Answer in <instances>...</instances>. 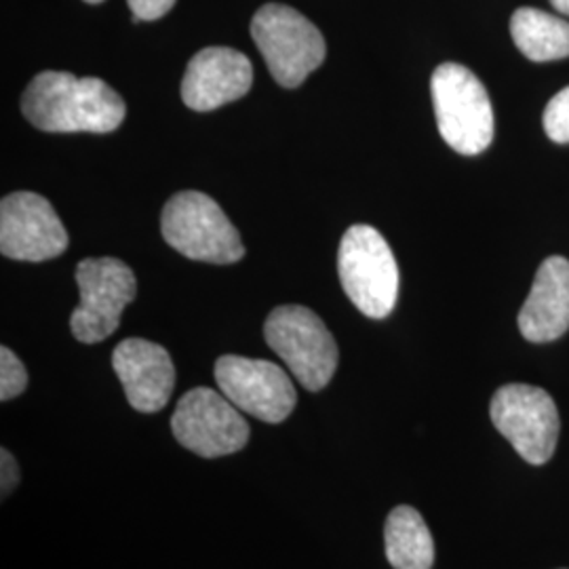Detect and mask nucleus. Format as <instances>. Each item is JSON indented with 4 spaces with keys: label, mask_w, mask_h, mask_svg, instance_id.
<instances>
[{
    "label": "nucleus",
    "mask_w": 569,
    "mask_h": 569,
    "mask_svg": "<svg viewBox=\"0 0 569 569\" xmlns=\"http://www.w3.org/2000/svg\"><path fill=\"white\" fill-rule=\"evenodd\" d=\"M510 34L517 49L531 61L569 58V23L540 9L521 7L510 18Z\"/></svg>",
    "instance_id": "nucleus-16"
},
{
    "label": "nucleus",
    "mask_w": 569,
    "mask_h": 569,
    "mask_svg": "<svg viewBox=\"0 0 569 569\" xmlns=\"http://www.w3.org/2000/svg\"><path fill=\"white\" fill-rule=\"evenodd\" d=\"M84 2H89V4H100L103 0H84Z\"/></svg>",
    "instance_id": "nucleus-22"
},
{
    "label": "nucleus",
    "mask_w": 569,
    "mask_h": 569,
    "mask_svg": "<svg viewBox=\"0 0 569 569\" xmlns=\"http://www.w3.org/2000/svg\"><path fill=\"white\" fill-rule=\"evenodd\" d=\"M253 84V66L241 51L230 47H207L186 68L182 100L190 110L211 112L237 102Z\"/></svg>",
    "instance_id": "nucleus-12"
},
{
    "label": "nucleus",
    "mask_w": 569,
    "mask_h": 569,
    "mask_svg": "<svg viewBox=\"0 0 569 569\" xmlns=\"http://www.w3.org/2000/svg\"><path fill=\"white\" fill-rule=\"evenodd\" d=\"M523 338L536 345L559 340L569 329V262L561 256L547 258L519 312Z\"/></svg>",
    "instance_id": "nucleus-14"
},
{
    "label": "nucleus",
    "mask_w": 569,
    "mask_h": 569,
    "mask_svg": "<svg viewBox=\"0 0 569 569\" xmlns=\"http://www.w3.org/2000/svg\"><path fill=\"white\" fill-rule=\"evenodd\" d=\"M251 37L264 56L272 79L284 89H296L326 60L321 30L287 4L270 2L251 20Z\"/></svg>",
    "instance_id": "nucleus-5"
},
{
    "label": "nucleus",
    "mask_w": 569,
    "mask_h": 569,
    "mask_svg": "<svg viewBox=\"0 0 569 569\" xmlns=\"http://www.w3.org/2000/svg\"><path fill=\"white\" fill-rule=\"evenodd\" d=\"M340 283L369 319H387L399 298V266L387 239L371 226H350L338 251Z\"/></svg>",
    "instance_id": "nucleus-4"
},
{
    "label": "nucleus",
    "mask_w": 569,
    "mask_h": 569,
    "mask_svg": "<svg viewBox=\"0 0 569 569\" xmlns=\"http://www.w3.org/2000/svg\"><path fill=\"white\" fill-rule=\"evenodd\" d=\"M131 11H133V21H154L161 20L171 11L176 0H127Z\"/></svg>",
    "instance_id": "nucleus-19"
},
{
    "label": "nucleus",
    "mask_w": 569,
    "mask_h": 569,
    "mask_svg": "<svg viewBox=\"0 0 569 569\" xmlns=\"http://www.w3.org/2000/svg\"><path fill=\"white\" fill-rule=\"evenodd\" d=\"M20 483V467L9 449H2L0 453V486H2V498H7Z\"/></svg>",
    "instance_id": "nucleus-20"
},
{
    "label": "nucleus",
    "mask_w": 569,
    "mask_h": 569,
    "mask_svg": "<svg viewBox=\"0 0 569 569\" xmlns=\"http://www.w3.org/2000/svg\"><path fill=\"white\" fill-rule=\"evenodd\" d=\"M388 563L395 569H430L435 542L422 515L411 507H397L385 528Z\"/></svg>",
    "instance_id": "nucleus-15"
},
{
    "label": "nucleus",
    "mask_w": 569,
    "mask_h": 569,
    "mask_svg": "<svg viewBox=\"0 0 569 569\" xmlns=\"http://www.w3.org/2000/svg\"><path fill=\"white\" fill-rule=\"evenodd\" d=\"M68 249L53 204L37 192H13L0 203V251L20 262H47Z\"/></svg>",
    "instance_id": "nucleus-11"
},
{
    "label": "nucleus",
    "mask_w": 569,
    "mask_h": 569,
    "mask_svg": "<svg viewBox=\"0 0 569 569\" xmlns=\"http://www.w3.org/2000/svg\"><path fill=\"white\" fill-rule=\"evenodd\" d=\"M81 305L70 317L72 336L82 345H98L121 326L122 310L136 300L138 281L117 258H87L77 268Z\"/></svg>",
    "instance_id": "nucleus-7"
},
{
    "label": "nucleus",
    "mask_w": 569,
    "mask_h": 569,
    "mask_svg": "<svg viewBox=\"0 0 569 569\" xmlns=\"http://www.w3.org/2000/svg\"><path fill=\"white\" fill-rule=\"evenodd\" d=\"M216 382L232 406L268 425L287 420L298 403L287 371L264 359L224 355L216 361Z\"/></svg>",
    "instance_id": "nucleus-10"
},
{
    "label": "nucleus",
    "mask_w": 569,
    "mask_h": 569,
    "mask_svg": "<svg viewBox=\"0 0 569 569\" xmlns=\"http://www.w3.org/2000/svg\"><path fill=\"white\" fill-rule=\"evenodd\" d=\"M112 367L129 406L142 413L161 411L176 388V367L163 346L129 338L112 352Z\"/></svg>",
    "instance_id": "nucleus-13"
},
{
    "label": "nucleus",
    "mask_w": 569,
    "mask_h": 569,
    "mask_svg": "<svg viewBox=\"0 0 569 569\" xmlns=\"http://www.w3.org/2000/svg\"><path fill=\"white\" fill-rule=\"evenodd\" d=\"M264 338L306 390L319 392L331 382L340 352L317 312L306 306H279L266 319Z\"/></svg>",
    "instance_id": "nucleus-6"
},
{
    "label": "nucleus",
    "mask_w": 569,
    "mask_h": 569,
    "mask_svg": "<svg viewBox=\"0 0 569 569\" xmlns=\"http://www.w3.org/2000/svg\"><path fill=\"white\" fill-rule=\"evenodd\" d=\"M545 131L552 142L569 143V87L559 91L547 106Z\"/></svg>",
    "instance_id": "nucleus-18"
},
{
    "label": "nucleus",
    "mask_w": 569,
    "mask_h": 569,
    "mask_svg": "<svg viewBox=\"0 0 569 569\" xmlns=\"http://www.w3.org/2000/svg\"><path fill=\"white\" fill-rule=\"evenodd\" d=\"M164 241L188 260L207 264H234L244 256L239 230L222 207L199 190H183L164 204Z\"/></svg>",
    "instance_id": "nucleus-2"
},
{
    "label": "nucleus",
    "mask_w": 569,
    "mask_h": 569,
    "mask_svg": "<svg viewBox=\"0 0 569 569\" xmlns=\"http://www.w3.org/2000/svg\"><path fill=\"white\" fill-rule=\"evenodd\" d=\"M491 422L533 467L549 462L559 439V411L547 390L529 385L500 388L489 406Z\"/></svg>",
    "instance_id": "nucleus-8"
},
{
    "label": "nucleus",
    "mask_w": 569,
    "mask_h": 569,
    "mask_svg": "<svg viewBox=\"0 0 569 569\" xmlns=\"http://www.w3.org/2000/svg\"><path fill=\"white\" fill-rule=\"evenodd\" d=\"M550 2H552V7H555L559 13L569 16V0H550Z\"/></svg>",
    "instance_id": "nucleus-21"
},
{
    "label": "nucleus",
    "mask_w": 569,
    "mask_h": 569,
    "mask_svg": "<svg viewBox=\"0 0 569 569\" xmlns=\"http://www.w3.org/2000/svg\"><path fill=\"white\" fill-rule=\"evenodd\" d=\"M439 133L465 157L488 150L493 140V108L488 91L467 66L441 63L430 79Z\"/></svg>",
    "instance_id": "nucleus-3"
},
{
    "label": "nucleus",
    "mask_w": 569,
    "mask_h": 569,
    "mask_svg": "<svg viewBox=\"0 0 569 569\" xmlns=\"http://www.w3.org/2000/svg\"><path fill=\"white\" fill-rule=\"evenodd\" d=\"M21 112L47 133H110L124 121L121 96L96 77L47 70L26 87Z\"/></svg>",
    "instance_id": "nucleus-1"
},
{
    "label": "nucleus",
    "mask_w": 569,
    "mask_h": 569,
    "mask_svg": "<svg viewBox=\"0 0 569 569\" xmlns=\"http://www.w3.org/2000/svg\"><path fill=\"white\" fill-rule=\"evenodd\" d=\"M28 387V371L18 355L2 346L0 348V401H11L20 397Z\"/></svg>",
    "instance_id": "nucleus-17"
},
{
    "label": "nucleus",
    "mask_w": 569,
    "mask_h": 569,
    "mask_svg": "<svg viewBox=\"0 0 569 569\" xmlns=\"http://www.w3.org/2000/svg\"><path fill=\"white\" fill-rule=\"evenodd\" d=\"M171 430L180 446L201 458L237 453L249 441V425L241 409L232 406L222 392L204 387L183 395L171 418Z\"/></svg>",
    "instance_id": "nucleus-9"
}]
</instances>
